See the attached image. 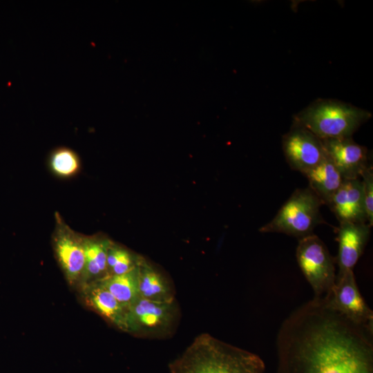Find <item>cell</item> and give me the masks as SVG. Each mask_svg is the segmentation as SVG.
<instances>
[{
    "instance_id": "cell-1",
    "label": "cell",
    "mask_w": 373,
    "mask_h": 373,
    "mask_svg": "<svg viewBox=\"0 0 373 373\" xmlns=\"http://www.w3.org/2000/svg\"><path fill=\"white\" fill-rule=\"evenodd\" d=\"M372 334L314 297L281 324L276 373H373Z\"/></svg>"
},
{
    "instance_id": "cell-2",
    "label": "cell",
    "mask_w": 373,
    "mask_h": 373,
    "mask_svg": "<svg viewBox=\"0 0 373 373\" xmlns=\"http://www.w3.org/2000/svg\"><path fill=\"white\" fill-rule=\"evenodd\" d=\"M171 373H267L262 358L215 336H197L169 364Z\"/></svg>"
},
{
    "instance_id": "cell-3",
    "label": "cell",
    "mask_w": 373,
    "mask_h": 373,
    "mask_svg": "<svg viewBox=\"0 0 373 373\" xmlns=\"http://www.w3.org/2000/svg\"><path fill=\"white\" fill-rule=\"evenodd\" d=\"M371 117L370 112L351 104L318 99L297 113L293 123L326 140L352 137Z\"/></svg>"
},
{
    "instance_id": "cell-4",
    "label": "cell",
    "mask_w": 373,
    "mask_h": 373,
    "mask_svg": "<svg viewBox=\"0 0 373 373\" xmlns=\"http://www.w3.org/2000/svg\"><path fill=\"white\" fill-rule=\"evenodd\" d=\"M321 201L309 188L297 189L276 216L259 231L280 233L301 239L313 234L314 228L325 223L320 211Z\"/></svg>"
},
{
    "instance_id": "cell-5",
    "label": "cell",
    "mask_w": 373,
    "mask_h": 373,
    "mask_svg": "<svg viewBox=\"0 0 373 373\" xmlns=\"http://www.w3.org/2000/svg\"><path fill=\"white\" fill-rule=\"evenodd\" d=\"M296 260L315 298H324L334 287V261L325 243L314 233L298 240Z\"/></svg>"
},
{
    "instance_id": "cell-6",
    "label": "cell",
    "mask_w": 373,
    "mask_h": 373,
    "mask_svg": "<svg viewBox=\"0 0 373 373\" xmlns=\"http://www.w3.org/2000/svg\"><path fill=\"white\" fill-rule=\"evenodd\" d=\"M175 300L157 302L139 298L127 309L126 332L155 336L169 332L175 322Z\"/></svg>"
},
{
    "instance_id": "cell-7",
    "label": "cell",
    "mask_w": 373,
    "mask_h": 373,
    "mask_svg": "<svg viewBox=\"0 0 373 373\" xmlns=\"http://www.w3.org/2000/svg\"><path fill=\"white\" fill-rule=\"evenodd\" d=\"M323 299L352 321L373 330V312L358 288L353 270L338 274L334 287Z\"/></svg>"
},
{
    "instance_id": "cell-8",
    "label": "cell",
    "mask_w": 373,
    "mask_h": 373,
    "mask_svg": "<svg viewBox=\"0 0 373 373\" xmlns=\"http://www.w3.org/2000/svg\"><path fill=\"white\" fill-rule=\"evenodd\" d=\"M286 161L292 170L302 174L323 161L326 157L322 140L304 127L294 124L282 137Z\"/></svg>"
},
{
    "instance_id": "cell-9",
    "label": "cell",
    "mask_w": 373,
    "mask_h": 373,
    "mask_svg": "<svg viewBox=\"0 0 373 373\" xmlns=\"http://www.w3.org/2000/svg\"><path fill=\"white\" fill-rule=\"evenodd\" d=\"M322 141L327 157L344 180L360 178L362 172L370 165L367 148L355 142L352 137Z\"/></svg>"
},
{
    "instance_id": "cell-10",
    "label": "cell",
    "mask_w": 373,
    "mask_h": 373,
    "mask_svg": "<svg viewBox=\"0 0 373 373\" xmlns=\"http://www.w3.org/2000/svg\"><path fill=\"white\" fill-rule=\"evenodd\" d=\"M54 248L68 283L81 281L85 264L83 238L61 224L54 238Z\"/></svg>"
},
{
    "instance_id": "cell-11",
    "label": "cell",
    "mask_w": 373,
    "mask_h": 373,
    "mask_svg": "<svg viewBox=\"0 0 373 373\" xmlns=\"http://www.w3.org/2000/svg\"><path fill=\"white\" fill-rule=\"evenodd\" d=\"M370 228L367 223H340L337 231L338 274L353 270L370 239Z\"/></svg>"
},
{
    "instance_id": "cell-12",
    "label": "cell",
    "mask_w": 373,
    "mask_h": 373,
    "mask_svg": "<svg viewBox=\"0 0 373 373\" xmlns=\"http://www.w3.org/2000/svg\"><path fill=\"white\" fill-rule=\"evenodd\" d=\"M328 207L340 223H366L361 180H344Z\"/></svg>"
},
{
    "instance_id": "cell-13",
    "label": "cell",
    "mask_w": 373,
    "mask_h": 373,
    "mask_svg": "<svg viewBox=\"0 0 373 373\" xmlns=\"http://www.w3.org/2000/svg\"><path fill=\"white\" fill-rule=\"evenodd\" d=\"M87 305L111 323L126 332L127 309L98 281L84 286Z\"/></svg>"
},
{
    "instance_id": "cell-14",
    "label": "cell",
    "mask_w": 373,
    "mask_h": 373,
    "mask_svg": "<svg viewBox=\"0 0 373 373\" xmlns=\"http://www.w3.org/2000/svg\"><path fill=\"white\" fill-rule=\"evenodd\" d=\"M303 175L308 180L309 188L316 194L321 204L327 206L344 181V178L327 156Z\"/></svg>"
},
{
    "instance_id": "cell-15",
    "label": "cell",
    "mask_w": 373,
    "mask_h": 373,
    "mask_svg": "<svg viewBox=\"0 0 373 373\" xmlns=\"http://www.w3.org/2000/svg\"><path fill=\"white\" fill-rule=\"evenodd\" d=\"M137 265L140 298L157 302L175 300L172 287L162 274L142 259Z\"/></svg>"
},
{
    "instance_id": "cell-16",
    "label": "cell",
    "mask_w": 373,
    "mask_h": 373,
    "mask_svg": "<svg viewBox=\"0 0 373 373\" xmlns=\"http://www.w3.org/2000/svg\"><path fill=\"white\" fill-rule=\"evenodd\" d=\"M85 264L81 281L84 285L97 281L107 275V253L111 242L97 238H83Z\"/></svg>"
},
{
    "instance_id": "cell-17",
    "label": "cell",
    "mask_w": 373,
    "mask_h": 373,
    "mask_svg": "<svg viewBox=\"0 0 373 373\" xmlns=\"http://www.w3.org/2000/svg\"><path fill=\"white\" fill-rule=\"evenodd\" d=\"M97 281L126 308L140 298L138 265L127 273L107 276Z\"/></svg>"
},
{
    "instance_id": "cell-18",
    "label": "cell",
    "mask_w": 373,
    "mask_h": 373,
    "mask_svg": "<svg viewBox=\"0 0 373 373\" xmlns=\"http://www.w3.org/2000/svg\"><path fill=\"white\" fill-rule=\"evenodd\" d=\"M49 164L52 171L62 177L75 174L80 167L79 157L77 153L65 146L56 148L52 151Z\"/></svg>"
},
{
    "instance_id": "cell-19",
    "label": "cell",
    "mask_w": 373,
    "mask_h": 373,
    "mask_svg": "<svg viewBox=\"0 0 373 373\" xmlns=\"http://www.w3.org/2000/svg\"><path fill=\"white\" fill-rule=\"evenodd\" d=\"M137 258L124 248L111 243L107 253V276L120 275L137 266Z\"/></svg>"
},
{
    "instance_id": "cell-20",
    "label": "cell",
    "mask_w": 373,
    "mask_h": 373,
    "mask_svg": "<svg viewBox=\"0 0 373 373\" xmlns=\"http://www.w3.org/2000/svg\"><path fill=\"white\" fill-rule=\"evenodd\" d=\"M364 204L367 224H373V170L372 165L367 166L361 175Z\"/></svg>"
}]
</instances>
